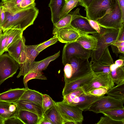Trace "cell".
Masks as SVG:
<instances>
[{
  "mask_svg": "<svg viewBox=\"0 0 124 124\" xmlns=\"http://www.w3.org/2000/svg\"><path fill=\"white\" fill-rule=\"evenodd\" d=\"M4 9L5 17L1 27L3 32L8 29H19L23 31L33 24L39 12V10L35 7L14 12Z\"/></svg>",
  "mask_w": 124,
  "mask_h": 124,
  "instance_id": "1",
  "label": "cell"
},
{
  "mask_svg": "<svg viewBox=\"0 0 124 124\" xmlns=\"http://www.w3.org/2000/svg\"><path fill=\"white\" fill-rule=\"evenodd\" d=\"M121 28L115 29L106 28L105 31L101 34L97 33L92 34L97 38L98 43L96 50L92 52L90 62L91 64L93 62L98 61L105 49L117 40Z\"/></svg>",
  "mask_w": 124,
  "mask_h": 124,
  "instance_id": "2",
  "label": "cell"
},
{
  "mask_svg": "<svg viewBox=\"0 0 124 124\" xmlns=\"http://www.w3.org/2000/svg\"><path fill=\"white\" fill-rule=\"evenodd\" d=\"M117 0H93L85 10L87 19L96 21L115 6Z\"/></svg>",
  "mask_w": 124,
  "mask_h": 124,
  "instance_id": "3",
  "label": "cell"
},
{
  "mask_svg": "<svg viewBox=\"0 0 124 124\" xmlns=\"http://www.w3.org/2000/svg\"><path fill=\"white\" fill-rule=\"evenodd\" d=\"M65 124H82L84 120L83 111L76 107L62 102H55Z\"/></svg>",
  "mask_w": 124,
  "mask_h": 124,
  "instance_id": "4",
  "label": "cell"
},
{
  "mask_svg": "<svg viewBox=\"0 0 124 124\" xmlns=\"http://www.w3.org/2000/svg\"><path fill=\"white\" fill-rule=\"evenodd\" d=\"M92 52L85 48L76 41L66 43L62 51V63L65 65L73 56L88 59L91 57Z\"/></svg>",
  "mask_w": 124,
  "mask_h": 124,
  "instance_id": "5",
  "label": "cell"
},
{
  "mask_svg": "<svg viewBox=\"0 0 124 124\" xmlns=\"http://www.w3.org/2000/svg\"><path fill=\"white\" fill-rule=\"evenodd\" d=\"M96 21L101 26L107 28L120 29L124 26L121 10L117 0L115 7Z\"/></svg>",
  "mask_w": 124,
  "mask_h": 124,
  "instance_id": "6",
  "label": "cell"
},
{
  "mask_svg": "<svg viewBox=\"0 0 124 124\" xmlns=\"http://www.w3.org/2000/svg\"><path fill=\"white\" fill-rule=\"evenodd\" d=\"M19 66L18 62L8 54L0 55V86L7 79L14 76Z\"/></svg>",
  "mask_w": 124,
  "mask_h": 124,
  "instance_id": "7",
  "label": "cell"
},
{
  "mask_svg": "<svg viewBox=\"0 0 124 124\" xmlns=\"http://www.w3.org/2000/svg\"><path fill=\"white\" fill-rule=\"evenodd\" d=\"M124 101L110 96H103L94 102L88 110L96 113L104 111L114 109L124 108Z\"/></svg>",
  "mask_w": 124,
  "mask_h": 124,
  "instance_id": "8",
  "label": "cell"
},
{
  "mask_svg": "<svg viewBox=\"0 0 124 124\" xmlns=\"http://www.w3.org/2000/svg\"><path fill=\"white\" fill-rule=\"evenodd\" d=\"M68 63L71 65L72 71V77L68 82L93 72L88 59L73 56Z\"/></svg>",
  "mask_w": 124,
  "mask_h": 124,
  "instance_id": "9",
  "label": "cell"
},
{
  "mask_svg": "<svg viewBox=\"0 0 124 124\" xmlns=\"http://www.w3.org/2000/svg\"><path fill=\"white\" fill-rule=\"evenodd\" d=\"M94 73L95 76L91 82L82 87L85 93H86L101 87H105L108 90L114 86L115 84L112 80L110 73Z\"/></svg>",
  "mask_w": 124,
  "mask_h": 124,
  "instance_id": "10",
  "label": "cell"
},
{
  "mask_svg": "<svg viewBox=\"0 0 124 124\" xmlns=\"http://www.w3.org/2000/svg\"><path fill=\"white\" fill-rule=\"evenodd\" d=\"M79 8L73 12V16L70 25L78 31L92 34L97 33L90 24L87 19L81 16Z\"/></svg>",
  "mask_w": 124,
  "mask_h": 124,
  "instance_id": "11",
  "label": "cell"
},
{
  "mask_svg": "<svg viewBox=\"0 0 124 124\" xmlns=\"http://www.w3.org/2000/svg\"><path fill=\"white\" fill-rule=\"evenodd\" d=\"M95 76L94 72L71 81L65 83L62 92L63 96L84 85L90 83Z\"/></svg>",
  "mask_w": 124,
  "mask_h": 124,
  "instance_id": "12",
  "label": "cell"
},
{
  "mask_svg": "<svg viewBox=\"0 0 124 124\" xmlns=\"http://www.w3.org/2000/svg\"><path fill=\"white\" fill-rule=\"evenodd\" d=\"M38 45H26L27 58L23 64H19L20 71L17 77L18 78L21 76H24L30 71L33 62L37 55L40 53L36 49Z\"/></svg>",
  "mask_w": 124,
  "mask_h": 124,
  "instance_id": "13",
  "label": "cell"
},
{
  "mask_svg": "<svg viewBox=\"0 0 124 124\" xmlns=\"http://www.w3.org/2000/svg\"><path fill=\"white\" fill-rule=\"evenodd\" d=\"M103 96H96L84 93L75 97L69 104L74 106L83 111H86L88 110L94 102Z\"/></svg>",
  "mask_w": 124,
  "mask_h": 124,
  "instance_id": "14",
  "label": "cell"
},
{
  "mask_svg": "<svg viewBox=\"0 0 124 124\" xmlns=\"http://www.w3.org/2000/svg\"><path fill=\"white\" fill-rule=\"evenodd\" d=\"M55 35L58 41L65 43L76 41L79 36L78 31L70 25L61 29Z\"/></svg>",
  "mask_w": 124,
  "mask_h": 124,
  "instance_id": "15",
  "label": "cell"
},
{
  "mask_svg": "<svg viewBox=\"0 0 124 124\" xmlns=\"http://www.w3.org/2000/svg\"><path fill=\"white\" fill-rule=\"evenodd\" d=\"M13 103L16 104L18 110H24L33 112L41 118L44 113L42 106L25 100L20 99Z\"/></svg>",
  "mask_w": 124,
  "mask_h": 124,
  "instance_id": "16",
  "label": "cell"
},
{
  "mask_svg": "<svg viewBox=\"0 0 124 124\" xmlns=\"http://www.w3.org/2000/svg\"><path fill=\"white\" fill-rule=\"evenodd\" d=\"M78 31L79 36L76 41L85 49L95 50L98 43L97 38L92 35Z\"/></svg>",
  "mask_w": 124,
  "mask_h": 124,
  "instance_id": "17",
  "label": "cell"
},
{
  "mask_svg": "<svg viewBox=\"0 0 124 124\" xmlns=\"http://www.w3.org/2000/svg\"><path fill=\"white\" fill-rule=\"evenodd\" d=\"M65 0H50L48 6L51 12V20L53 24L59 20L65 3Z\"/></svg>",
  "mask_w": 124,
  "mask_h": 124,
  "instance_id": "18",
  "label": "cell"
},
{
  "mask_svg": "<svg viewBox=\"0 0 124 124\" xmlns=\"http://www.w3.org/2000/svg\"><path fill=\"white\" fill-rule=\"evenodd\" d=\"M25 39L22 35L13 42L6 50L9 54L18 62V59L25 46Z\"/></svg>",
  "mask_w": 124,
  "mask_h": 124,
  "instance_id": "19",
  "label": "cell"
},
{
  "mask_svg": "<svg viewBox=\"0 0 124 124\" xmlns=\"http://www.w3.org/2000/svg\"><path fill=\"white\" fill-rule=\"evenodd\" d=\"M25 90V88L10 89L0 93V101L12 103L20 99Z\"/></svg>",
  "mask_w": 124,
  "mask_h": 124,
  "instance_id": "20",
  "label": "cell"
},
{
  "mask_svg": "<svg viewBox=\"0 0 124 124\" xmlns=\"http://www.w3.org/2000/svg\"><path fill=\"white\" fill-rule=\"evenodd\" d=\"M60 51L54 54L49 56L45 59L38 62L34 61L31 66L30 71L36 72L42 71L46 69L49 64L51 62L56 59L60 56Z\"/></svg>",
  "mask_w": 124,
  "mask_h": 124,
  "instance_id": "21",
  "label": "cell"
},
{
  "mask_svg": "<svg viewBox=\"0 0 124 124\" xmlns=\"http://www.w3.org/2000/svg\"><path fill=\"white\" fill-rule=\"evenodd\" d=\"M17 116L23 124H38L41 118L37 114L24 110H18Z\"/></svg>",
  "mask_w": 124,
  "mask_h": 124,
  "instance_id": "22",
  "label": "cell"
},
{
  "mask_svg": "<svg viewBox=\"0 0 124 124\" xmlns=\"http://www.w3.org/2000/svg\"><path fill=\"white\" fill-rule=\"evenodd\" d=\"M43 94L38 91L26 89L20 99L25 100L42 106Z\"/></svg>",
  "mask_w": 124,
  "mask_h": 124,
  "instance_id": "23",
  "label": "cell"
},
{
  "mask_svg": "<svg viewBox=\"0 0 124 124\" xmlns=\"http://www.w3.org/2000/svg\"><path fill=\"white\" fill-rule=\"evenodd\" d=\"M44 113L52 124H64V121L58 110L55 101L54 105Z\"/></svg>",
  "mask_w": 124,
  "mask_h": 124,
  "instance_id": "24",
  "label": "cell"
},
{
  "mask_svg": "<svg viewBox=\"0 0 124 124\" xmlns=\"http://www.w3.org/2000/svg\"><path fill=\"white\" fill-rule=\"evenodd\" d=\"M106 94L124 101V82L108 90Z\"/></svg>",
  "mask_w": 124,
  "mask_h": 124,
  "instance_id": "25",
  "label": "cell"
},
{
  "mask_svg": "<svg viewBox=\"0 0 124 124\" xmlns=\"http://www.w3.org/2000/svg\"><path fill=\"white\" fill-rule=\"evenodd\" d=\"M73 16V12L68 14L60 20L57 23L53 24L52 34L55 35L62 28L70 25Z\"/></svg>",
  "mask_w": 124,
  "mask_h": 124,
  "instance_id": "26",
  "label": "cell"
},
{
  "mask_svg": "<svg viewBox=\"0 0 124 124\" xmlns=\"http://www.w3.org/2000/svg\"><path fill=\"white\" fill-rule=\"evenodd\" d=\"M100 113L114 120L124 121V108L109 109L102 111Z\"/></svg>",
  "mask_w": 124,
  "mask_h": 124,
  "instance_id": "27",
  "label": "cell"
},
{
  "mask_svg": "<svg viewBox=\"0 0 124 124\" xmlns=\"http://www.w3.org/2000/svg\"><path fill=\"white\" fill-rule=\"evenodd\" d=\"M113 82L116 85L124 82V65L118 67L111 71Z\"/></svg>",
  "mask_w": 124,
  "mask_h": 124,
  "instance_id": "28",
  "label": "cell"
},
{
  "mask_svg": "<svg viewBox=\"0 0 124 124\" xmlns=\"http://www.w3.org/2000/svg\"><path fill=\"white\" fill-rule=\"evenodd\" d=\"M96 62L102 66L109 67L111 65L114 63L108 47L105 49L99 60Z\"/></svg>",
  "mask_w": 124,
  "mask_h": 124,
  "instance_id": "29",
  "label": "cell"
},
{
  "mask_svg": "<svg viewBox=\"0 0 124 124\" xmlns=\"http://www.w3.org/2000/svg\"><path fill=\"white\" fill-rule=\"evenodd\" d=\"M46 80V77L43 75L42 71H30L28 72L24 76L23 79V83L26 89L29 88L27 85L28 82L33 79Z\"/></svg>",
  "mask_w": 124,
  "mask_h": 124,
  "instance_id": "30",
  "label": "cell"
},
{
  "mask_svg": "<svg viewBox=\"0 0 124 124\" xmlns=\"http://www.w3.org/2000/svg\"><path fill=\"white\" fill-rule=\"evenodd\" d=\"M23 0H2L0 6L5 10L10 12L15 11Z\"/></svg>",
  "mask_w": 124,
  "mask_h": 124,
  "instance_id": "31",
  "label": "cell"
},
{
  "mask_svg": "<svg viewBox=\"0 0 124 124\" xmlns=\"http://www.w3.org/2000/svg\"><path fill=\"white\" fill-rule=\"evenodd\" d=\"M11 103L0 101V117L5 121L10 117L14 116L9 110V106Z\"/></svg>",
  "mask_w": 124,
  "mask_h": 124,
  "instance_id": "32",
  "label": "cell"
},
{
  "mask_svg": "<svg viewBox=\"0 0 124 124\" xmlns=\"http://www.w3.org/2000/svg\"><path fill=\"white\" fill-rule=\"evenodd\" d=\"M80 0H70L65 1L60 20L68 14L74 8L79 5Z\"/></svg>",
  "mask_w": 124,
  "mask_h": 124,
  "instance_id": "33",
  "label": "cell"
},
{
  "mask_svg": "<svg viewBox=\"0 0 124 124\" xmlns=\"http://www.w3.org/2000/svg\"><path fill=\"white\" fill-rule=\"evenodd\" d=\"M84 93V92L82 87L79 88L63 96V100L62 101L64 103L69 104L75 97Z\"/></svg>",
  "mask_w": 124,
  "mask_h": 124,
  "instance_id": "34",
  "label": "cell"
},
{
  "mask_svg": "<svg viewBox=\"0 0 124 124\" xmlns=\"http://www.w3.org/2000/svg\"><path fill=\"white\" fill-rule=\"evenodd\" d=\"M23 31L20 30L14 29L10 34L5 48V52L6 49L14 42L23 35Z\"/></svg>",
  "mask_w": 124,
  "mask_h": 124,
  "instance_id": "35",
  "label": "cell"
},
{
  "mask_svg": "<svg viewBox=\"0 0 124 124\" xmlns=\"http://www.w3.org/2000/svg\"><path fill=\"white\" fill-rule=\"evenodd\" d=\"M14 29H8L3 32L0 37V55L5 52V48L8 37Z\"/></svg>",
  "mask_w": 124,
  "mask_h": 124,
  "instance_id": "36",
  "label": "cell"
},
{
  "mask_svg": "<svg viewBox=\"0 0 124 124\" xmlns=\"http://www.w3.org/2000/svg\"><path fill=\"white\" fill-rule=\"evenodd\" d=\"M58 41V38L54 35L49 39L38 44L36 49L40 53L49 46L56 43Z\"/></svg>",
  "mask_w": 124,
  "mask_h": 124,
  "instance_id": "37",
  "label": "cell"
},
{
  "mask_svg": "<svg viewBox=\"0 0 124 124\" xmlns=\"http://www.w3.org/2000/svg\"><path fill=\"white\" fill-rule=\"evenodd\" d=\"M55 101L48 95L46 94L42 95V107L44 113L54 105Z\"/></svg>",
  "mask_w": 124,
  "mask_h": 124,
  "instance_id": "38",
  "label": "cell"
},
{
  "mask_svg": "<svg viewBox=\"0 0 124 124\" xmlns=\"http://www.w3.org/2000/svg\"><path fill=\"white\" fill-rule=\"evenodd\" d=\"M35 0H23L20 2L15 12L18 10L30 8L35 7Z\"/></svg>",
  "mask_w": 124,
  "mask_h": 124,
  "instance_id": "39",
  "label": "cell"
},
{
  "mask_svg": "<svg viewBox=\"0 0 124 124\" xmlns=\"http://www.w3.org/2000/svg\"><path fill=\"white\" fill-rule=\"evenodd\" d=\"M96 124H124V121L114 120L109 117L105 116H101Z\"/></svg>",
  "mask_w": 124,
  "mask_h": 124,
  "instance_id": "40",
  "label": "cell"
},
{
  "mask_svg": "<svg viewBox=\"0 0 124 124\" xmlns=\"http://www.w3.org/2000/svg\"><path fill=\"white\" fill-rule=\"evenodd\" d=\"M64 81L65 83L69 82L72 76V68L70 64L67 63L64 65Z\"/></svg>",
  "mask_w": 124,
  "mask_h": 124,
  "instance_id": "41",
  "label": "cell"
},
{
  "mask_svg": "<svg viewBox=\"0 0 124 124\" xmlns=\"http://www.w3.org/2000/svg\"><path fill=\"white\" fill-rule=\"evenodd\" d=\"M108 90L106 88L101 87L85 93L96 96H102L106 94Z\"/></svg>",
  "mask_w": 124,
  "mask_h": 124,
  "instance_id": "42",
  "label": "cell"
},
{
  "mask_svg": "<svg viewBox=\"0 0 124 124\" xmlns=\"http://www.w3.org/2000/svg\"><path fill=\"white\" fill-rule=\"evenodd\" d=\"M91 27L99 34H101L105 31L106 28L101 26L96 21L87 19Z\"/></svg>",
  "mask_w": 124,
  "mask_h": 124,
  "instance_id": "43",
  "label": "cell"
},
{
  "mask_svg": "<svg viewBox=\"0 0 124 124\" xmlns=\"http://www.w3.org/2000/svg\"><path fill=\"white\" fill-rule=\"evenodd\" d=\"M23 124L21 121L17 116L10 117L5 121L4 124Z\"/></svg>",
  "mask_w": 124,
  "mask_h": 124,
  "instance_id": "44",
  "label": "cell"
},
{
  "mask_svg": "<svg viewBox=\"0 0 124 124\" xmlns=\"http://www.w3.org/2000/svg\"><path fill=\"white\" fill-rule=\"evenodd\" d=\"M27 58V53L25 45L18 59V62L19 64L24 63Z\"/></svg>",
  "mask_w": 124,
  "mask_h": 124,
  "instance_id": "45",
  "label": "cell"
},
{
  "mask_svg": "<svg viewBox=\"0 0 124 124\" xmlns=\"http://www.w3.org/2000/svg\"><path fill=\"white\" fill-rule=\"evenodd\" d=\"M52 124L44 113L38 124Z\"/></svg>",
  "mask_w": 124,
  "mask_h": 124,
  "instance_id": "46",
  "label": "cell"
},
{
  "mask_svg": "<svg viewBox=\"0 0 124 124\" xmlns=\"http://www.w3.org/2000/svg\"><path fill=\"white\" fill-rule=\"evenodd\" d=\"M121 9L122 21L124 23V0H117Z\"/></svg>",
  "mask_w": 124,
  "mask_h": 124,
  "instance_id": "47",
  "label": "cell"
},
{
  "mask_svg": "<svg viewBox=\"0 0 124 124\" xmlns=\"http://www.w3.org/2000/svg\"><path fill=\"white\" fill-rule=\"evenodd\" d=\"M93 0H80L79 5L86 8L88 7Z\"/></svg>",
  "mask_w": 124,
  "mask_h": 124,
  "instance_id": "48",
  "label": "cell"
},
{
  "mask_svg": "<svg viewBox=\"0 0 124 124\" xmlns=\"http://www.w3.org/2000/svg\"><path fill=\"white\" fill-rule=\"evenodd\" d=\"M5 17V12L3 8L2 11L0 14V27H1L4 23Z\"/></svg>",
  "mask_w": 124,
  "mask_h": 124,
  "instance_id": "49",
  "label": "cell"
},
{
  "mask_svg": "<svg viewBox=\"0 0 124 124\" xmlns=\"http://www.w3.org/2000/svg\"><path fill=\"white\" fill-rule=\"evenodd\" d=\"M124 26L121 28V31L118 38L117 40L119 41H124Z\"/></svg>",
  "mask_w": 124,
  "mask_h": 124,
  "instance_id": "50",
  "label": "cell"
},
{
  "mask_svg": "<svg viewBox=\"0 0 124 124\" xmlns=\"http://www.w3.org/2000/svg\"><path fill=\"white\" fill-rule=\"evenodd\" d=\"M114 64L117 67L124 66V60L119 59L115 61Z\"/></svg>",
  "mask_w": 124,
  "mask_h": 124,
  "instance_id": "51",
  "label": "cell"
},
{
  "mask_svg": "<svg viewBox=\"0 0 124 124\" xmlns=\"http://www.w3.org/2000/svg\"><path fill=\"white\" fill-rule=\"evenodd\" d=\"M111 45L113 52L116 54L117 57L118 55L120 54L119 52L117 47L113 44Z\"/></svg>",
  "mask_w": 124,
  "mask_h": 124,
  "instance_id": "52",
  "label": "cell"
},
{
  "mask_svg": "<svg viewBox=\"0 0 124 124\" xmlns=\"http://www.w3.org/2000/svg\"><path fill=\"white\" fill-rule=\"evenodd\" d=\"M117 47L124 46V41H119L116 40L112 44Z\"/></svg>",
  "mask_w": 124,
  "mask_h": 124,
  "instance_id": "53",
  "label": "cell"
},
{
  "mask_svg": "<svg viewBox=\"0 0 124 124\" xmlns=\"http://www.w3.org/2000/svg\"><path fill=\"white\" fill-rule=\"evenodd\" d=\"M117 47L119 53H120L124 54V46H119Z\"/></svg>",
  "mask_w": 124,
  "mask_h": 124,
  "instance_id": "54",
  "label": "cell"
},
{
  "mask_svg": "<svg viewBox=\"0 0 124 124\" xmlns=\"http://www.w3.org/2000/svg\"><path fill=\"white\" fill-rule=\"evenodd\" d=\"M119 59L124 60V54L120 53L119 55Z\"/></svg>",
  "mask_w": 124,
  "mask_h": 124,
  "instance_id": "55",
  "label": "cell"
},
{
  "mask_svg": "<svg viewBox=\"0 0 124 124\" xmlns=\"http://www.w3.org/2000/svg\"><path fill=\"white\" fill-rule=\"evenodd\" d=\"M5 121L0 117V124H4Z\"/></svg>",
  "mask_w": 124,
  "mask_h": 124,
  "instance_id": "56",
  "label": "cell"
},
{
  "mask_svg": "<svg viewBox=\"0 0 124 124\" xmlns=\"http://www.w3.org/2000/svg\"><path fill=\"white\" fill-rule=\"evenodd\" d=\"M3 9V8L2 6H0V14H1Z\"/></svg>",
  "mask_w": 124,
  "mask_h": 124,
  "instance_id": "57",
  "label": "cell"
},
{
  "mask_svg": "<svg viewBox=\"0 0 124 124\" xmlns=\"http://www.w3.org/2000/svg\"><path fill=\"white\" fill-rule=\"evenodd\" d=\"M2 28L1 27H0V37L1 36L2 34Z\"/></svg>",
  "mask_w": 124,
  "mask_h": 124,
  "instance_id": "58",
  "label": "cell"
},
{
  "mask_svg": "<svg viewBox=\"0 0 124 124\" xmlns=\"http://www.w3.org/2000/svg\"><path fill=\"white\" fill-rule=\"evenodd\" d=\"M65 0V1H68V0Z\"/></svg>",
  "mask_w": 124,
  "mask_h": 124,
  "instance_id": "59",
  "label": "cell"
}]
</instances>
